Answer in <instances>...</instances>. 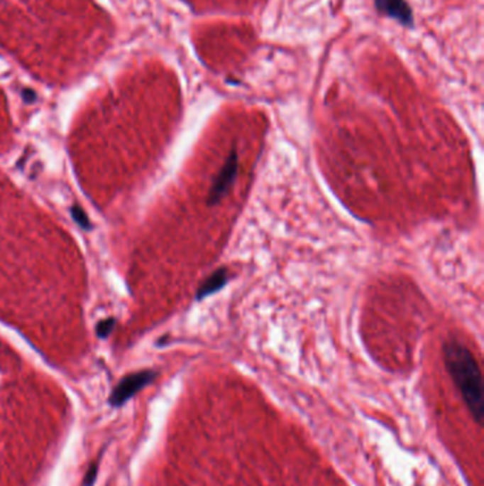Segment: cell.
<instances>
[{
	"label": "cell",
	"mask_w": 484,
	"mask_h": 486,
	"mask_svg": "<svg viewBox=\"0 0 484 486\" xmlns=\"http://www.w3.org/2000/svg\"><path fill=\"white\" fill-rule=\"evenodd\" d=\"M443 360L473 419L481 423L484 416L483 377L474 354L464 342L451 337L443 344Z\"/></svg>",
	"instance_id": "6da1fadb"
},
{
	"label": "cell",
	"mask_w": 484,
	"mask_h": 486,
	"mask_svg": "<svg viewBox=\"0 0 484 486\" xmlns=\"http://www.w3.org/2000/svg\"><path fill=\"white\" fill-rule=\"evenodd\" d=\"M237 172H238V152L236 149V146H233L224 161V163L221 165V168L219 169V172L216 173V176L211 180L209 193H207V205L209 206H214L217 203H220L223 200V198H226V195L230 192L236 178H237Z\"/></svg>",
	"instance_id": "7a4b0ae2"
},
{
	"label": "cell",
	"mask_w": 484,
	"mask_h": 486,
	"mask_svg": "<svg viewBox=\"0 0 484 486\" xmlns=\"http://www.w3.org/2000/svg\"><path fill=\"white\" fill-rule=\"evenodd\" d=\"M156 375L158 372L153 369H143V371L132 372L123 377L112 389L109 395V404L112 406H121L129 398H132L138 391L149 385L156 378Z\"/></svg>",
	"instance_id": "3957f363"
},
{
	"label": "cell",
	"mask_w": 484,
	"mask_h": 486,
	"mask_svg": "<svg viewBox=\"0 0 484 486\" xmlns=\"http://www.w3.org/2000/svg\"><path fill=\"white\" fill-rule=\"evenodd\" d=\"M373 6L380 16L396 20L405 27H413L414 16L406 0H373Z\"/></svg>",
	"instance_id": "277c9868"
},
{
	"label": "cell",
	"mask_w": 484,
	"mask_h": 486,
	"mask_svg": "<svg viewBox=\"0 0 484 486\" xmlns=\"http://www.w3.org/2000/svg\"><path fill=\"white\" fill-rule=\"evenodd\" d=\"M230 279V273L227 267H220L217 270H214L211 274H209L200 284L196 293V300H203L214 293H217L219 290H221L227 281Z\"/></svg>",
	"instance_id": "5b68a950"
},
{
	"label": "cell",
	"mask_w": 484,
	"mask_h": 486,
	"mask_svg": "<svg viewBox=\"0 0 484 486\" xmlns=\"http://www.w3.org/2000/svg\"><path fill=\"white\" fill-rule=\"evenodd\" d=\"M70 212H71L72 219H74L82 229H85V230H89V229H91L89 219H88V216H87V213L84 212L82 207L74 205V206H71V210H70Z\"/></svg>",
	"instance_id": "8992f818"
},
{
	"label": "cell",
	"mask_w": 484,
	"mask_h": 486,
	"mask_svg": "<svg viewBox=\"0 0 484 486\" xmlns=\"http://www.w3.org/2000/svg\"><path fill=\"white\" fill-rule=\"evenodd\" d=\"M114 327H115V320H114V318L109 317V318L101 320V321L97 324V327H95L97 335H98L99 338H105V337H108V335L112 333Z\"/></svg>",
	"instance_id": "52a82bcc"
},
{
	"label": "cell",
	"mask_w": 484,
	"mask_h": 486,
	"mask_svg": "<svg viewBox=\"0 0 484 486\" xmlns=\"http://www.w3.org/2000/svg\"><path fill=\"white\" fill-rule=\"evenodd\" d=\"M97 473H98V465L97 463H92L89 466V469L87 470L85 476H84V480H82V486H92L95 479H97Z\"/></svg>",
	"instance_id": "ba28073f"
}]
</instances>
